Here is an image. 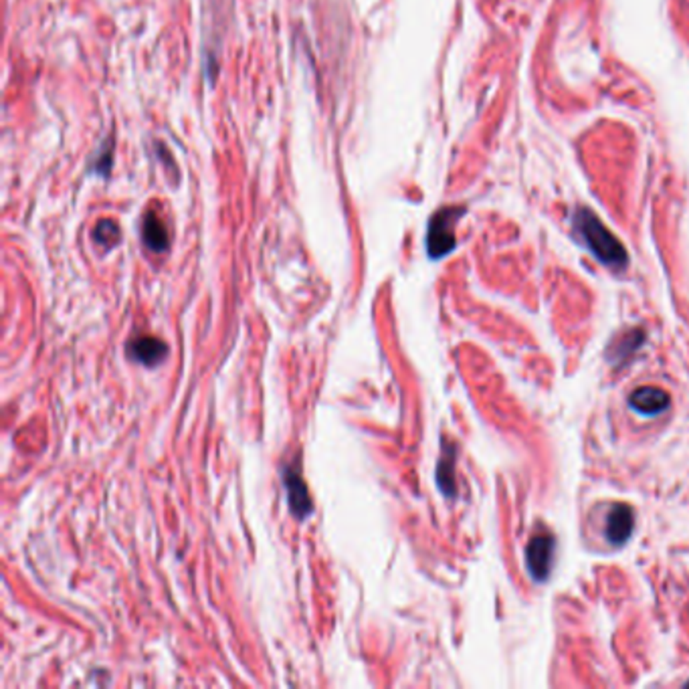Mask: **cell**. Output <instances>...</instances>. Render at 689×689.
<instances>
[{"instance_id":"obj_2","label":"cell","mask_w":689,"mask_h":689,"mask_svg":"<svg viewBox=\"0 0 689 689\" xmlns=\"http://www.w3.org/2000/svg\"><path fill=\"white\" fill-rule=\"evenodd\" d=\"M463 211L461 209H443L429 223L426 232V251L433 259H439L455 247V223Z\"/></svg>"},{"instance_id":"obj_9","label":"cell","mask_w":689,"mask_h":689,"mask_svg":"<svg viewBox=\"0 0 689 689\" xmlns=\"http://www.w3.org/2000/svg\"><path fill=\"white\" fill-rule=\"evenodd\" d=\"M641 342H643V334H641V332H636V330L635 332H629V334H625V336L620 337L619 346L611 350V360H613V362H620V360H625L629 354H633V352H636V350H639Z\"/></svg>"},{"instance_id":"obj_10","label":"cell","mask_w":689,"mask_h":689,"mask_svg":"<svg viewBox=\"0 0 689 689\" xmlns=\"http://www.w3.org/2000/svg\"><path fill=\"white\" fill-rule=\"evenodd\" d=\"M93 235H95V241H97L99 245L111 247V245H116L118 239H120V229H118V225H116L113 221L104 218V221L97 223V227L93 230Z\"/></svg>"},{"instance_id":"obj_7","label":"cell","mask_w":689,"mask_h":689,"mask_svg":"<svg viewBox=\"0 0 689 689\" xmlns=\"http://www.w3.org/2000/svg\"><path fill=\"white\" fill-rule=\"evenodd\" d=\"M141 239L148 249L162 253L168 247V229L156 212H148L141 223Z\"/></svg>"},{"instance_id":"obj_1","label":"cell","mask_w":689,"mask_h":689,"mask_svg":"<svg viewBox=\"0 0 689 689\" xmlns=\"http://www.w3.org/2000/svg\"><path fill=\"white\" fill-rule=\"evenodd\" d=\"M574 230L588 251L604 265L622 269L627 265V251L617 241V237L606 229L592 211H580L574 214Z\"/></svg>"},{"instance_id":"obj_3","label":"cell","mask_w":689,"mask_h":689,"mask_svg":"<svg viewBox=\"0 0 689 689\" xmlns=\"http://www.w3.org/2000/svg\"><path fill=\"white\" fill-rule=\"evenodd\" d=\"M554 550H556V540L550 531H540L530 540L526 550V562L534 580L542 583L550 576V570L554 564Z\"/></svg>"},{"instance_id":"obj_11","label":"cell","mask_w":689,"mask_h":689,"mask_svg":"<svg viewBox=\"0 0 689 689\" xmlns=\"http://www.w3.org/2000/svg\"><path fill=\"white\" fill-rule=\"evenodd\" d=\"M109 168H111V140H106V144L102 146L99 158H95V162H93V170L102 176H107Z\"/></svg>"},{"instance_id":"obj_4","label":"cell","mask_w":689,"mask_h":689,"mask_svg":"<svg viewBox=\"0 0 689 689\" xmlns=\"http://www.w3.org/2000/svg\"><path fill=\"white\" fill-rule=\"evenodd\" d=\"M635 515L625 503H615L606 513V538L611 544H625L633 531Z\"/></svg>"},{"instance_id":"obj_8","label":"cell","mask_w":689,"mask_h":689,"mask_svg":"<svg viewBox=\"0 0 689 689\" xmlns=\"http://www.w3.org/2000/svg\"><path fill=\"white\" fill-rule=\"evenodd\" d=\"M285 487H287V494H289L291 512L295 513L298 517H305L307 513L312 512V501H309V494H307L305 483L301 481V478L295 471L285 473Z\"/></svg>"},{"instance_id":"obj_6","label":"cell","mask_w":689,"mask_h":689,"mask_svg":"<svg viewBox=\"0 0 689 689\" xmlns=\"http://www.w3.org/2000/svg\"><path fill=\"white\" fill-rule=\"evenodd\" d=\"M127 352L134 360L152 366V364H158L160 360L164 358L166 346H164V342H160L158 337L140 336L127 344Z\"/></svg>"},{"instance_id":"obj_5","label":"cell","mask_w":689,"mask_h":689,"mask_svg":"<svg viewBox=\"0 0 689 689\" xmlns=\"http://www.w3.org/2000/svg\"><path fill=\"white\" fill-rule=\"evenodd\" d=\"M629 405L639 415L653 417V415H659V412H663L665 408L669 407V396H667L665 390L657 389V387H643V389L635 390L631 394Z\"/></svg>"}]
</instances>
